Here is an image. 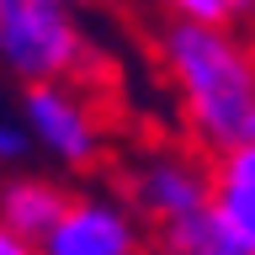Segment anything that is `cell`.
<instances>
[{"label": "cell", "mask_w": 255, "mask_h": 255, "mask_svg": "<svg viewBox=\"0 0 255 255\" xmlns=\"http://www.w3.org/2000/svg\"><path fill=\"white\" fill-rule=\"evenodd\" d=\"M0 69L27 85H91L101 69L75 0H0Z\"/></svg>", "instance_id": "cell-2"}, {"label": "cell", "mask_w": 255, "mask_h": 255, "mask_svg": "<svg viewBox=\"0 0 255 255\" xmlns=\"http://www.w3.org/2000/svg\"><path fill=\"white\" fill-rule=\"evenodd\" d=\"M154 59L181 96L186 133L218 154L239 143L245 117L255 107V48L234 37V27H202V21H165L154 37Z\"/></svg>", "instance_id": "cell-1"}, {"label": "cell", "mask_w": 255, "mask_h": 255, "mask_svg": "<svg viewBox=\"0 0 255 255\" xmlns=\"http://www.w3.org/2000/svg\"><path fill=\"white\" fill-rule=\"evenodd\" d=\"M245 5H250V11H255V0H245Z\"/></svg>", "instance_id": "cell-13"}, {"label": "cell", "mask_w": 255, "mask_h": 255, "mask_svg": "<svg viewBox=\"0 0 255 255\" xmlns=\"http://www.w3.org/2000/svg\"><path fill=\"white\" fill-rule=\"evenodd\" d=\"M170 21H202V27H234L245 16H255L245 0H159Z\"/></svg>", "instance_id": "cell-9"}, {"label": "cell", "mask_w": 255, "mask_h": 255, "mask_svg": "<svg viewBox=\"0 0 255 255\" xmlns=\"http://www.w3.org/2000/svg\"><path fill=\"white\" fill-rule=\"evenodd\" d=\"M32 159V143H27V128L16 117V107H0V175L21 170Z\"/></svg>", "instance_id": "cell-10"}, {"label": "cell", "mask_w": 255, "mask_h": 255, "mask_svg": "<svg viewBox=\"0 0 255 255\" xmlns=\"http://www.w3.org/2000/svg\"><path fill=\"white\" fill-rule=\"evenodd\" d=\"M0 255H37V245H32V239H21V234H11V229L0 223Z\"/></svg>", "instance_id": "cell-11"}, {"label": "cell", "mask_w": 255, "mask_h": 255, "mask_svg": "<svg viewBox=\"0 0 255 255\" xmlns=\"http://www.w3.org/2000/svg\"><path fill=\"white\" fill-rule=\"evenodd\" d=\"M149 239H154L159 255H245L229 234L213 229L207 213H197V218H186V223H170V229H159V234H149Z\"/></svg>", "instance_id": "cell-8"}, {"label": "cell", "mask_w": 255, "mask_h": 255, "mask_svg": "<svg viewBox=\"0 0 255 255\" xmlns=\"http://www.w3.org/2000/svg\"><path fill=\"white\" fill-rule=\"evenodd\" d=\"M64 202H69V186L48 170H11L0 175V223L21 239H37L59 223Z\"/></svg>", "instance_id": "cell-7"}, {"label": "cell", "mask_w": 255, "mask_h": 255, "mask_svg": "<svg viewBox=\"0 0 255 255\" xmlns=\"http://www.w3.org/2000/svg\"><path fill=\"white\" fill-rule=\"evenodd\" d=\"M154 239L138 213L112 191H69L59 223L37 239V255H149Z\"/></svg>", "instance_id": "cell-4"}, {"label": "cell", "mask_w": 255, "mask_h": 255, "mask_svg": "<svg viewBox=\"0 0 255 255\" xmlns=\"http://www.w3.org/2000/svg\"><path fill=\"white\" fill-rule=\"evenodd\" d=\"M239 143H255V107H250V117H245V133H239Z\"/></svg>", "instance_id": "cell-12"}, {"label": "cell", "mask_w": 255, "mask_h": 255, "mask_svg": "<svg viewBox=\"0 0 255 255\" xmlns=\"http://www.w3.org/2000/svg\"><path fill=\"white\" fill-rule=\"evenodd\" d=\"M207 218L245 255H255V143L207 154Z\"/></svg>", "instance_id": "cell-6"}, {"label": "cell", "mask_w": 255, "mask_h": 255, "mask_svg": "<svg viewBox=\"0 0 255 255\" xmlns=\"http://www.w3.org/2000/svg\"><path fill=\"white\" fill-rule=\"evenodd\" d=\"M128 197L123 202L138 213V223L149 234L186 223L197 213H207V165L186 149H154L128 170Z\"/></svg>", "instance_id": "cell-5"}, {"label": "cell", "mask_w": 255, "mask_h": 255, "mask_svg": "<svg viewBox=\"0 0 255 255\" xmlns=\"http://www.w3.org/2000/svg\"><path fill=\"white\" fill-rule=\"evenodd\" d=\"M16 117L27 128L32 154L53 159L69 175H91L107 159V112L91 96V85H27L16 96Z\"/></svg>", "instance_id": "cell-3"}]
</instances>
